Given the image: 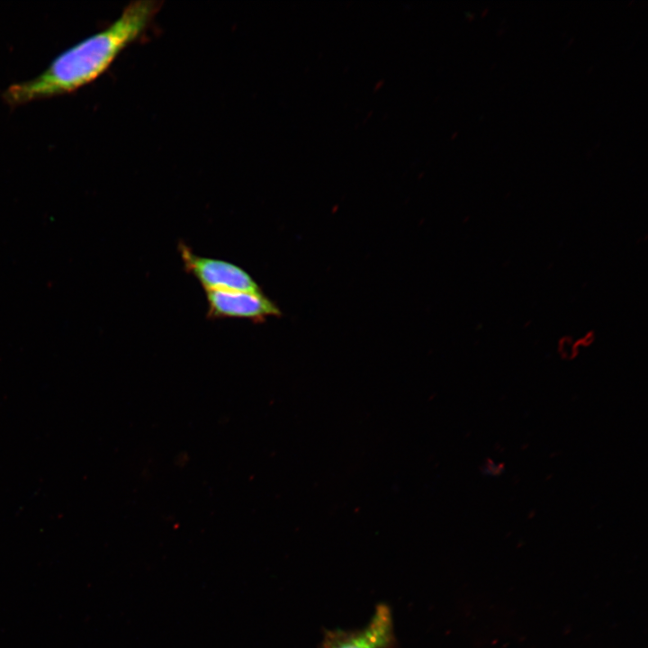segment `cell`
<instances>
[{
    "mask_svg": "<svg viewBox=\"0 0 648 648\" xmlns=\"http://www.w3.org/2000/svg\"><path fill=\"white\" fill-rule=\"evenodd\" d=\"M178 251L184 271L205 291L263 292L256 280L233 263L198 256L183 241L178 244Z\"/></svg>",
    "mask_w": 648,
    "mask_h": 648,
    "instance_id": "2",
    "label": "cell"
},
{
    "mask_svg": "<svg viewBox=\"0 0 648 648\" xmlns=\"http://www.w3.org/2000/svg\"><path fill=\"white\" fill-rule=\"evenodd\" d=\"M394 642L390 608L379 604L365 626L356 630H329L320 648H389Z\"/></svg>",
    "mask_w": 648,
    "mask_h": 648,
    "instance_id": "4",
    "label": "cell"
},
{
    "mask_svg": "<svg viewBox=\"0 0 648 648\" xmlns=\"http://www.w3.org/2000/svg\"><path fill=\"white\" fill-rule=\"evenodd\" d=\"M208 304L206 317L218 319H246L255 323L265 322L268 317H279V307L263 292L205 291Z\"/></svg>",
    "mask_w": 648,
    "mask_h": 648,
    "instance_id": "3",
    "label": "cell"
},
{
    "mask_svg": "<svg viewBox=\"0 0 648 648\" xmlns=\"http://www.w3.org/2000/svg\"><path fill=\"white\" fill-rule=\"evenodd\" d=\"M159 8L160 2L154 0L130 3L109 26L60 53L40 75L9 86L4 100L20 105L68 94L91 83L143 33Z\"/></svg>",
    "mask_w": 648,
    "mask_h": 648,
    "instance_id": "1",
    "label": "cell"
}]
</instances>
